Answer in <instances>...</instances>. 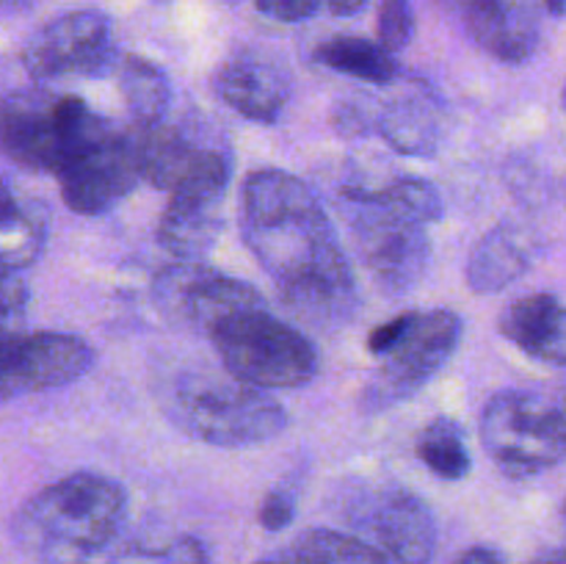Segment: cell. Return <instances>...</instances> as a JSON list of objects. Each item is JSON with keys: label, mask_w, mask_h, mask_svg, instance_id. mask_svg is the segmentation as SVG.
Masks as SVG:
<instances>
[{"label": "cell", "mask_w": 566, "mask_h": 564, "mask_svg": "<svg viewBox=\"0 0 566 564\" xmlns=\"http://www.w3.org/2000/svg\"><path fill=\"white\" fill-rule=\"evenodd\" d=\"M241 236L298 324L343 326L359 307L357 280L326 208L302 177L258 169L241 186Z\"/></svg>", "instance_id": "cell-1"}, {"label": "cell", "mask_w": 566, "mask_h": 564, "mask_svg": "<svg viewBox=\"0 0 566 564\" xmlns=\"http://www.w3.org/2000/svg\"><path fill=\"white\" fill-rule=\"evenodd\" d=\"M127 492L111 476L72 473L28 498L11 536L31 564H88L119 534Z\"/></svg>", "instance_id": "cell-2"}, {"label": "cell", "mask_w": 566, "mask_h": 564, "mask_svg": "<svg viewBox=\"0 0 566 564\" xmlns=\"http://www.w3.org/2000/svg\"><path fill=\"white\" fill-rule=\"evenodd\" d=\"M177 429L216 448H252L285 431L287 412L274 396L232 374L186 370L164 393Z\"/></svg>", "instance_id": "cell-3"}, {"label": "cell", "mask_w": 566, "mask_h": 564, "mask_svg": "<svg viewBox=\"0 0 566 564\" xmlns=\"http://www.w3.org/2000/svg\"><path fill=\"white\" fill-rule=\"evenodd\" d=\"M111 130L114 122L94 114L77 94L20 88L3 100V149L28 171L59 175L72 158Z\"/></svg>", "instance_id": "cell-4"}, {"label": "cell", "mask_w": 566, "mask_h": 564, "mask_svg": "<svg viewBox=\"0 0 566 564\" xmlns=\"http://www.w3.org/2000/svg\"><path fill=\"white\" fill-rule=\"evenodd\" d=\"M227 374L260 390H293L318 374V352L298 326L276 318L265 304L232 315L210 332Z\"/></svg>", "instance_id": "cell-5"}, {"label": "cell", "mask_w": 566, "mask_h": 564, "mask_svg": "<svg viewBox=\"0 0 566 564\" xmlns=\"http://www.w3.org/2000/svg\"><path fill=\"white\" fill-rule=\"evenodd\" d=\"M340 213L352 230L354 249L387 296H407L431 263V241L423 221L403 213L381 191L346 188Z\"/></svg>", "instance_id": "cell-6"}, {"label": "cell", "mask_w": 566, "mask_h": 564, "mask_svg": "<svg viewBox=\"0 0 566 564\" xmlns=\"http://www.w3.org/2000/svg\"><path fill=\"white\" fill-rule=\"evenodd\" d=\"M481 442L509 479H531L566 459V404L531 390H501L481 412Z\"/></svg>", "instance_id": "cell-7"}, {"label": "cell", "mask_w": 566, "mask_h": 564, "mask_svg": "<svg viewBox=\"0 0 566 564\" xmlns=\"http://www.w3.org/2000/svg\"><path fill=\"white\" fill-rule=\"evenodd\" d=\"M20 61L33 83L105 77L122 64L111 20L97 9L70 11L33 31L22 44Z\"/></svg>", "instance_id": "cell-8"}, {"label": "cell", "mask_w": 566, "mask_h": 564, "mask_svg": "<svg viewBox=\"0 0 566 564\" xmlns=\"http://www.w3.org/2000/svg\"><path fill=\"white\" fill-rule=\"evenodd\" d=\"M142 180L160 191L224 194L232 175V153L221 138H208L197 127L158 122L136 133Z\"/></svg>", "instance_id": "cell-9"}, {"label": "cell", "mask_w": 566, "mask_h": 564, "mask_svg": "<svg viewBox=\"0 0 566 564\" xmlns=\"http://www.w3.org/2000/svg\"><path fill=\"white\" fill-rule=\"evenodd\" d=\"M462 332L464 324L453 310H429V313L415 310L407 335L390 354L381 357L374 379L365 387L363 409L381 412L429 385L453 357Z\"/></svg>", "instance_id": "cell-10"}, {"label": "cell", "mask_w": 566, "mask_h": 564, "mask_svg": "<svg viewBox=\"0 0 566 564\" xmlns=\"http://www.w3.org/2000/svg\"><path fill=\"white\" fill-rule=\"evenodd\" d=\"M153 296L164 315L180 324H191L202 335H210L216 326L243 310L265 304L258 288L249 282L221 274L205 263H182V260L166 265L155 276Z\"/></svg>", "instance_id": "cell-11"}, {"label": "cell", "mask_w": 566, "mask_h": 564, "mask_svg": "<svg viewBox=\"0 0 566 564\" xmlns=\"http://www.w3.org/2000/svg\"><path fill=\"white\" fill-rule=\"evenodd\" d=\"M61 199L81 216H103L122 202L142 180L136 133L114 125L99 142L83 149L55 175Z\"/></svg>", "instance_id": "cell-12"}, {"label": "cell", "mask_w": 566, "mask_h": 564, "mask_svg": "<svg viewBox=\"0 0 566 564\" xmlns=\"http://www.w3.org/2000/svg\"><path fill=\"white\" fill-rule=\"evenodd\" d=\"M0 393L53 390L86 376L94 365V348L72 332H22L0 343Z\"/></svg>", "instance_id": "cell-13"}, {"label": "cell", "mask_w": 566, "mask_h": 564, "mask_svg": "<svg viewBox=\"0 0 566 564\" xmlns=\"http://www.w3.org/2000/svg\"><path fill=\"white\" fill-rule=\"evenodd\" d=\"M213 92L243 119L274 125L291 100V77L276 61L243 50L216 70Z\"/></svg>", "instance_id": "cell-14"}, {"label": "cell", "mask_w": 566, "mask_h": 564, "mask_svg": "<svg viewBox=\"0 0 566 564\" xmlns=\"http://www.w3.org/2000/svg\"><path fill=\"white\" fill-rule=\"evenodd\" d=\"M462 17L468 36L503 64H523L534 55L539 25L534 11L517 0H448Z\"/></svg>", "instance_id": "cell-15"}, {"label": "cell", "mask_w": 566, "mask_h": 564, "mask_svg": "<svg viewBox=\"0 0 566 564\" xmlns=\"http://www.w3.org/2000/svg\"><path fill=\"white\" fill-rule=\"evenodd\" d=\"M370 531L396 564H431L437 551V520L423 498L392 490L379 498Z\"/></svg>", "instance_id": "cell-16"}, {"label": "cell", "mask_w": 566, "mask_h": 564, "mask_svg": "<svg viewBox=\"0 0 566 564\" xmlns=\"http://www.w3.org/2000/svg\"><path fill=\"white\" fill-rule=\"evenodd\" d=\"M224 194L175 191L158 221V243L182 263H202L216 247L224 219Z\"/></svg>", "instance_id": "cell-17"}, {"label": "cell", "mask_w": 566, "mask_h": 564, "mask_svg": "<svg viewBox=\"0 0 566 564\" xmlns=\"http://www.w3.org/2000/svg\"><path fill=\"white\" fill-rule=\"evenodd\" d=\"M506 341L547 365H566V307L553 293L514 299L497 318Z\"/></svg>", "instance_id": "cell-18"}, {"label": "cell", "mask_w": 566, "mask_h": 564, "mask_svg": "<svg viewBox=\"0 0 566 564\" xmlns=\"http://www.w3.org/2000/svg\"><path fill=\"white\" fill-rule=\"evenodd\" d=\"M534 263V249H531V236L523 227L503 221L481 236L468 260V285L473 293H501L503 288L512 285L514 280L525 274Z\"/></svg>", "instance_id": "cell-19"}, {"label": "cell", "mask_w": 566, "mask_h": 564, "mask_svg": "<svg viewBox=\"0 0 566 564\" xmlns=\"http://www.w3.org/2000/svg\"><path fill=\"white\" fill-rule=\"evenodd\" d=\"M376 130L396 153L431 158L442 138L440 100L429 92L392 97L376 114Z\"/></svg>", "instance_id": "cell-20"}, {"label": "cell", "mask_w": 566, "mask_h": 564, "mask_svg": "<svg viewBox=\"0 0 566 564\" xmlns=\"http://www.w3.org/2000/svg\"><path fill=\"white\" fill-rule=\"evenodd\" d=\"M48 243V208L28 199H17L6 188L3 216H0V263L3 274H22L33 265Z\"/></svg>", "instance_id": "cell-21"}, {"label": "cell", "mask_w": 566, "mask_h": 564, "mask_svg": "<svg viewBox=\"0 0 566 564\" xmlns=\"http://www.w3.org/2000/svg\"><path fill=\"white\" fill-rule=\"evenodd\" d=\"M313 59L321 66L340 75L357 77L365 83H392L398 77V64L390 50L381 42L365 36H332L313 50Z\"/></svg>", "instance_id": "cell-22"}, {"label": "cell", "mask_w": 566, "mask_h": 564, "mask_svg": "<svg viewBox=\"0 0 566 564\" xmlns=\"http://www.w3.org/2000/svg\"><path fill=\"white\" fill-rule=\"evenodd\" d=\"M119 92L138 127H153L166 119L171 105V86L166 72L142 55H125L116 70Z\"/></svg>", "instance_id": "cell-23"}, {"label": "cell", "mask_w": 566, "mask_h": 564, "mask_svg": "<svg viewBox=\"0 0 566 564\" xmlns=\"http://www.w3.org/2000/svg\"><path fill=\"white\" fill-rule=\"evenodd\" d=\"M418 457L431 473L446 481H462L470 473V451L462 426L446 415L434 418L420 431Z\"/></svg>", "instance_id": "cell-24"}, {"label": "cell", "mask_w": 566, "mask_h": 564, "mask_svg": "<svg viewBox=\"0 0 566 564\" xmlns=\"http://www.w3.org/2000/svg\"><path fill=\"white\" fill-rule=\"evenodd\" d=\"M310 564H390V558L365 540L332 529L304 531L293 542Z\"/></svg>", "instance_id": "cell-25"}, {"label": "cell", "mask_w": 566, "mask_h": 564, "mask_svg": "<svg viewBox=\"0 0 566 564\" xmlns=\"http://www.w3.org/2000/svg\"><path fill=\"white\" fill-rule=\"evenodd\" d=\"M381 191H385L387 199L396 202L403 213L423 221L426 227L440 221L442 210H446L440 191H437L429 180H420V177H401V180H392L390 186H385Z\"/></svg>", "instance_id": "cell-26"}, {"label": "cell", "mask_w": 566, "mask_h": 564, "mask_svg": "<svg viewBox=\"0 0 566 564\" xmlns=\"http://www.w3.org/2000/svg\"><path fill=\"white\" fill-rule=\"evenodd\" d=\"M415 36V11L409 0H381L379 6V42L390 53H401Z\"/></svg>", "instance_id": "cell-27"}, {"label": "cell", "mask_w": 566, "mask_h": 564, "mask_svg": "<svg viewBox=\"0 0 566 564\" xmlns=\"http://www.w3.org/2000/svg\"><path fill=\"white\" fill-rule=\"evenodd\" d=\"M3 337H17L25 332V307H28V285L20 274H3Z\"/></svg>", "instance_id": "cell-28"}, {"label": "cell", "mask_w": 566, "mask_h": 564, "mask_svg": "<svg viewBox=\"0 0 566 564\" xmlns=\"http://www.w3.org/2000/svg\"><path fill=\"white\" fill-rule=\"evenodd\" d=\"M296 518V498L287 490H271L260 501L258 520L265 531H282Z\"/></svg>", "instance_id": "cell-29"}, {"label": "cell", "mask_w": 566, "mask_h": 564, "mask_svg": "<svg viewBox=\"0 0 566 564\" xmlns=\"http://www.w3.org/2000/svg\"><path fill=\"white\" fill-rule=\"evenodd\" d=\"M332 125H335V130L340 133V136L357 138L365 136L368 130H376V116H370L368 108L354 100V103L337 105L335 116H332Z\"/></svg>", "instance_id": "cell-30"}, {"label": "cell", "mask_w": 566, "mask_h": 564, "mask_svg": "<svg viewBox=\"0 0 566 564\" xmlns=\"http://www.w3.org/2000/svg\"><path fill=\"white\" fill-rule=\"evenodd\" d=\"M415 318V310H409V313H401L396 315V318L385 321L381 326H376L374 332L368 335V348L370 354H379V357H385V354H390L392 348L401 343V337L407 335L409 324H412Z\"/></svg>", "instance_id": "cell-31"}, {"label": "cell", "mask_w": 566, "mask_h": 564, "mask_svg": "<svg viewBox=\"0 0 566 564\" xmlns=\"http://www.w3.org/2000/svg\"><path fill=\"white\" fill-rule=\"evenodd\" d=\"M254 6L276 22H302L318 11L321 0H254Z\"/></svg>", "instance_id": "cell-32"}, {"label": "cell", "mask_w": 566, "mask_h": 564, "mask_svg": "<svg viewBox=\"0 0 566 564\" xmlns=\"http://www.w3.org/2000/svg\"><path fill=\"white\" fill-rule=\"evenodd\" d=\"M166 564H210V553L202 540L182 534L164 547Z\"/></svg>", "instance_id": "cell-33"}, {"label": "cell", "mask_w": 566, "mask_h": 564, "mask_svg": "<svg viewBox=\"0 0 566 564\" xmlns=\"http://www.w3.org/2000/svg\"><path fill=\"white\" fill-rule=\"evenodd\" d=\"M457 564H509V558L503 556L501 551H495V547L475 545L468 547V551L457 558Z\"/></svg>", "instance_id": "cell-34"}, {"label": "cell", "mask_w": 566, "mask_h": 564, "mask_svg": "<svg viewBox=\"0 0 566 564\" xmlns=\"http://www.w3.org/2000/svg\"><path fill=\"white\" fill-rule=\"evenodd\" d=\"M254 564H310V562L296 551V547L291 545V547H285V551L274 553V556H263L260 562H254Z\"/></svg>", "instance_id": "cell-35"}, {"label": "cell", "mask_w": 566, "mask_h": 564, "mask_svg": "<svg viewBox=\"0 0 566 564\" xmlns=\"http://www.w3.org/2000/svg\"><path fill=\"white\" fill-rule=\"evenodd\" d=\"M326 3H329V9L335 11V14L346 17V14H357L368 0H326Z\"/></svg>", "instance_id": "cell-36"}, {"label": "cell", "mask_w": 566, "mask_h": 564, "mask_svg": "<svg viewBox=\"0 0 566 564\" xmlns=\"http://www.w3.org/2000/svg\"><path fill=\"white\" fill-rule=\"evenodd\" d=\"M531 564H566V551H551L536 556Z\"/></svg>", "instance_id": "cell-37"}, {"label": "cell", "mask_w": 566, "mask_h": 564, "mask_svg": "<svg viewBox=\"0 0 566 564\" xmlns=\"http://www.w3.org/2000/svg\"><path fill=\"white\" fill-rule=\"evenodd\" d=\"M33 3H36V0H3V11L6 14H14V11L31 9Z\"/></svg>", "instance_id": "cell-38"}, {"label": "cell", "mask_w": 566, "mask_h": 564, "mask_svg": "<svg viewBox=\"0 0 566 564\" xmlns=\"http://www.w3.org/2000/svg\"><path fill=\"white\" fill-rule=\"evenodd\" d=\"M545 6L551 14H556V17L566 14V0H545Z\"/></svg>", "instance_id": "cell-39"}, {"label": "cell", "mask_w": 566, "mask_h": 564, "mask_svg": "<svg viewBox=\"0 0 566 564\" xmlns=\"http://www.w3.org/2000/svg\"><path fill=\"white\" fill-rule=\"evenodd\" d=\"M562 514H564V525H566V501H564V509H562Z\"/></svg>", "instance_id": "cell-40"}, {"label": "cell", "mask_w": 566, "mask_h": 564, "mask_svg": "<svg viewBox=\"0 0 566 564\" xmlns=\"http://www.w3.org/2000/svg\"><path fill=\"white\" fill-rule=\"evenodd\" d=\"M562 100H564V108H566V86H564V94H562Z\"/></svg>", "instance_id": "cell-41"}, {"label": "cell", "mask_w": 566, "mask_h": 564, "mask_svg": "<svg viewBox=\"0 0 566 564\" xmlns=\"http://www.w3.org/2000/svg\"><path fill=\"white\" fill-rule=\"evenodd\" d=\"M562 401L566 404V385H564V396H562Z\"/></svg>", "instance_id": "cell-42"}, {"label": "cell", "mask_w": 566, "mask_h": 564, "mask_svg": "<svg viewBox=\"0 0 566 564\" xmlns=\"http://www.w3.org/2000/svg\"><path fill=\"white\" fill-rule=\"evenodd\" d=\"M230 3H238V0H230Z\"/></svg>", "instance_id": "cell-43"}]
</instances>
